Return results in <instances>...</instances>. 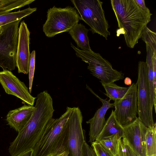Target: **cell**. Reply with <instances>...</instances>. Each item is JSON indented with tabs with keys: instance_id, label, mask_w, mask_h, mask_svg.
<instances>
[{
	"instance_id": "obj_1",
	"label": "cell",
	"mask_w": 156,
	"mask_h": 156,
	"mask_svg": "<svg viewBox=\"0 0 156 156\" xmlns=\"http://www.w3.org/2000/svg\"><path fill=\"white\" fill-rule=\"evenodd\" d=\"M31 116L9 146L11 156H16L33 150L47 125L52 118L55 111L53 100L46 90L38 94Z\"/></svg>"
},
{
	"instance_id": "obj_2",
	"label": "cell",
	"mask_w": 156,
	"mask_h": 156,
	"mask_svg": "<svg viewBox=\"0 0 156 156\" xmlns=\"http://www.w3.org/2000/svg\"><path fill=\"white\" fill-rule=\"evenodd\" d=\"M111 3L118 23L116 36L123 34L127 46L133 48L152 14L142 10L134 0H111Z\"/></svg>"
},
{
	"instance_id": "obj_3",
	"label": "cell",
	"mask_w": 156,
	"mask_h": 156,
	"mask_svg": "<svg viewBox=\"0 0 156 156\" xmlns=\"http://www.w3.org/2000/svg\"><path fill=\"white\" fill-rule=\"evenodd\" d=\"M73 108L67 107L60 117L51 119L33 149V156H47L67 148L69 119Z\"/></svg>"
},
{
	"instance_id": "obj_4",
	"label": "cell",
	"mask_w": 156,
	"mask_h": 156,
	"mask_svg": "<svg viewBox=\"0 0 156 156\" xmlns=\"http://www.w3.org/2000/svg\"><path fill=\"white\" fill-rule=\"evenodd\" d=\"M80 16L90 27L92 33H97L107 40L110 32L108 22L102 8L103 2L99 0H71Z\"/></svg>"
},
{
	"instance_id": "obj_5",
	"label": "cell",
	"mask_w": 156,
	"mask_h": 156,
	"mask_svg": "<svg viewBox=\"0 0 156 156\" xmlns=\"http://www.w3.org/2000/svg\"><path fill=\"white\" fill-rule=\"evenodd\" d=\"M80 20L74 8L67 6L62 8L54 6L47 11V19L43 26V31L48 37L69 32Z\"/></svg>"
},
{
	"instance_id": "obj_6",
	"label": "cell",
	"mask_w": 156,
	"mask_h": 156,
	"mask_svg": "<svg viewBox=\"0 0 156 156\" xmlns=\"http://www.w3.org/2000/svg\"><path fill=\"white\" fill-rule=\"evenodd\" d=\"M71 47L74 50L76 56L88 64L87 69L91 74L105 83H113L122 80L124 74L113 69L111 64L100 54L92 50L89 51L82 50L71 43Z\"/></svg>"
},
{
	"instance_id": "obj_7",
	"label": "cell",
	"mask_w": 156,
	"mask_h": 156,
	"mask_svg": "<svg viewBox=\"0 0 156 156\" xmlns=\"http://www.w3.org/2000/svg\"><path fill=\"white\" fill-rule=\"evenodd\" d=\"M137 86L138 118L147 127L154 126L152 111L153 106L151 101L150 89L147 76L146 62H138Z\"/></svg>"
},
{
	"instance_id": "obj_8",
	"label": "cell",
	"mask_w": 156,
	"mask_h": 156,
	"mask_svg": "<svg viewBox=\"0 0 156 156\" xmlns=\"http://www.w3.org/2000/svg\"><path fill=\"white\" fill-rule=\"evenodd\" d=\"M19 20L3 26L0 38V66L10 71L15 69V56L18 40Z\"/></svg>"
},
{
	"instance_id": "obj_9",
	"label": "cell",
	"mask_w": 156,
	"mask_h": 156,
	"mask_svg": "<svg viewBox=\"0 0 156 156\" xmlns=\"http://www.w3.org/2000/svg\"><path fill=\"white\" fill-rule=\"evenodd\" d=\"M113 105L115 117L123 127L136 120L138 113L136 83H132L123 97L114 101Z\"/></svg>"
},
{
	"instance_id": "obj_10",
	"label": "cell",
	"mask_w": 156,
	"mask_h": 156,
	"mask_svg": "<svg viewBox=\"0 0 156 156\" xmlns=\"http://www.w3.org/2000/svg\"><path fill=\"white\" fill-rule=\"evenodd\" d=\"M73 108L69 119L67 148L69 156H85L83 146L86 141L82 126L83 116L78 107Z\"/></svg>"
},
{
	"instance_id": "obj_11",
	"label": "cell",
	"mask_w": 156,
	"mask_h": 156,
	"mask_svg": "<svg viewBox=\"0 0 156 156\" xmlns=\"http://www.w3.org/2000/svg\"><path fill=\"white\" fill-rule=\"evenodd\" d=\"M147 128L138 118L123 127L122 143L140 156H146L145 135Z\"/></svg>"
},
{
	"instance_id": "obj_12",
	"label": "cell",
	"mask_w": 156,
	"mask_h": 156,
	"mask_svg": "<svg viewBox=\"0 0 156 156\" xmlns=\"http://www.w3.org/2000/svg\"><path fill=\"white\" fill-rule=\"evenodd\" d=\"M0 83L5 92L33 106L36 98L32 96L24 83L7 69L0 72Z\"/></svg>"
},
{
	"instance_id": "obj_13",
	"label": "cell",
	"mask_w": 156,
	"mask_h": 156,
	"mask_svg": "<svg viewBox=\"0 0 156 156\" xmlns=\"http://www.w3.org/2000/svg\"><path fill=\"white\" fill-rule=\"evenodd\" d=\"M18 40L15 56L16 66L19 73H28L30 53L29 50L30 32L24 20L20 23L18 30Z\"/></svg>"
},
{
	"instance_id": "obj_14",
	"label": "cell",
	"mask_w": 156,
	"mask_h": 156,
	"mask_svg": "<svg viewBox=\"0 0 156 156\" xmlns=\"http://www.w3.org/2000/svg\"><path fill=\"white\" fill-rule=\"evenodd\" d=\"M88 87L102 104L101 107L96 111L93 117L86 122L87 124H90L89 142L91 144L95 141L105 125L106 122L105 117L107 111L109 108H113V103H110L109 99L107 101V98L102 99L94 93L91 89Z\"/></svg>"
},
{
	"instance_id": "obj_15",
	"label": "cell",
	"mask_w": 156,
	"mask_h": 156,
	"mask_svg": "<svg viewBox=\"0 0 156 156\" xmlns=\"http://www.w3.org/2000/svg\"><path fill=\"white\" fill-rule=\"evenodd\" d=\"M34 109V106L24 104L20 108L10 111L6 119L8 125L19 132L30 119Z\"/></svg>"
},
{
	"instance_id": "obj_16",
	"label": "cell",
	"mask_w": 156,
	"mask_h": 156,
	"mask_svg": "<svg viewBox=\"0 0 156 156\" xmlns=\"http://www.w3.org/2000/svg\"><path fill=\"white\" fill-rule=\"evenodd\" d=\"M123 132V127L117 121L114 111L112 110L111 114L106 121L102 130L96 137L94 141L98 142L105 137L116 134L119 135L122 138Z\"/></svg>"
},
{
	"instance_id": "obj_17",
	"label": "cell",
	"mask_w": 156,
	"mask_h": 156,
	"mask_svg": "<svg viewBox=\"0 0 156 156\" xmlns=\"http://www.w3.org/2000/svg\"><path fill=\"white\" fill-rule=\"evenodd\" d=\"M89 30L84 25L80 23L76 24L69 31L77 44V47L83 51H89L91 50L87 35Z\"/></svg>"
},
{
	"instance_id": "obj_18",
	"label": "cell",
	"mask_w": 156,
	"mask_h": 156,
	"mask_svg": "<svg viewBox=\"0 0 156 156\" xmlns=\"http://www.w3.org/2000/svg\"><path fill=\"white\" fill-rule=\"evenodd\" d=\"M37 10L36 8L30 7L21 10L0 15V27L14 22L21 20L30 15Z\"/></svg>"
},
{
	"instance_id": "obj_19",
	"label": "cell",
	"mask_w": 156,
	"mask_h": 156,
	"mask_svg": "<svg viewBox=\"0 0 156 156\" xmlns=\"http://www.w3.org/2000/svg\"><path fill=\"white\" fill-rule=\"evenodd\" d=\"M105 89L106 93L105 94L108 97L109 100L114 101L122 98L127 91L129 87H120L114 82L105 83L100 81Z\"/></svg>"
},
{
	"instance_id": "obj_20",
	"label": "cell",
	"mask_w": 156,
	"mask_h": 156,
	"mask_svg": "<svg viewBox=\"0 0 156 156\" xmlns=\"http://www.w3.org/2000/svg\"><path fill=\"white\" fill-rule=\"evenodd\" d=\"M35 0H0V15L7 14L12 10L28 5Z\"/></svg>"
},
{
	"instance_id": "obj_21",
	"label": "cell",
	"mask_w": 156,
	"mask_h": 156,
	"mask_svg": "<svg viewBox=\"0 0 156 156\" xmlns=\"http://www.w3.org/2000/svg\"><path fill=\"white\" fill-rule=\"evenodd\" d=\"M122 138L120 136L116 134L105 137L98 142L112 156H117L119 143Z\"/></svg>"
},
{
	"instance_id": "obj_22",
	"label": "cell",
	"mask_w": 156,
	"mask_h": 156,
	"mask_svg": "<svg viewBox=\"0 0 156 156\" xmlns=\"http://www.w3.org/2000/svg\"><path fill=\"white\" fill-rule=\"evenodd\" d=\"M146 156L156 155V124L148 128L145 135Z\"/></svg>"
},
{
	"instance_id": "obj_23",
	"label": "cell",
	"mask_w": 156,
	"mask_h": 156,
	"mask_svg": "<svg viewBox=\"0 0 156 156\" xmlns=\"http://www.w3.org/2000/svg\"><path fill=\"white\" fill-rule=\"evenodd\" d=\"M35 64V51L33 50L30 53L29 67V91L30 93L31 92L33 81L34 75Z\"/></svg>"
},
{
	"instance_id": "obj_24",
	"label": "cell",
	"mask_w": 156,
	"mask_h": 156,
	"mask_svg": "<svg viewBox=\"0 0 156 156\" xmlns=\"http://www.w3.org/2000/svg\"><path fill=\"white\" fill-rule=\"evenodd\" d=\"M91 147L97 156H112L99 142L94 141L91 144Z\"/></svg>"
},
{
	"instance_id": "obj_25",
	"label": "cell",
	"mask_w": 156,
	"mask_h": 156,
	"mask_svg": "<svg viewBox=\"0 0 156 156\" xmlns=\"http://www.w3.org/2000/svg\"><path fill=\"white\" fill-rule=\"evenodd\" d=\"M85 156H97L92 147L85 141L83 146Z\"/></svg>"
},
{
	"instance_id": "obj_26",
	"label": "cell",
	"mask_w": 156,
	"mask_h": 156,
	"mask_svg": "<svg viewBox=\"0 0 156 156\" xmlns=\"http://www.w3.org/2000/svg\"><path fill=\"white\" fill-rule=\"evenodd\" d=\"M122 142L124 156H140L135 153L128 146L123 144L122 141Z\"/></svg>"
},
{
	"instance_id": "obj_27",
	"label": "cell",
	"mask_w": 156,
	"mask_h": 156,
	"mask_svg": "<svg viewBox=\"0 0 156 156\" xmlns=\"http://www.w3.org/2000/svg\"><path fill=\"white\" fill-rule=\"evenodd\" d=\"M47 156H69L67 148L62 149L49 154Z\"/></svg>"
},
{
	"instance_id": "obj_28",
	"label": "cell",
	"mask_w": 156,
	"mask_h": 156,
	"mask_svg": "<svg viewBox=\"0 0 156 156\" xmlns=\"http://www.w3.org/2000/svg\"><path fill=\"white\" fill-rule=\"evenodd\" d=\"M134 1L144 11L148 13L150 12L149 8L146 7L144 0H134Z\"/></svg>"
},
{
	"instance_id": "obj_29",
	"label": "cell",
	"mask_w": 156,
	"mask_h": 156,
	"mask_svg": "<svg viewBox=\"0 0 156 156\" xmlns=\"http://www.w3.org/2000/svg\"><path fill=\"white\" fill-rule=\"evenodd\" d=\"M118 155V156H124L122 139L120 140L119 143Z\"/></svg>"
},
{
	"instance_id": "obj_30",
	"label": "cell",
	"mask_w": 156,
	"mask_h": 156,
	"mask_svg": "<svg viewBox=\"0 0 156 156\" xmlns=\"http://www.w3.org/2000/svg\"><path fill=\"white\" fill-rule=\"evenodd\" d=\"M33 150L24 152L16 156H33Z\"/></svg>"
},
{
	"instance_id": "obj_31",
	"label": "cell",
	"mask_w": 156,
	"mask_h": 156,
	"mask_svg": "<svg viewBox=\"0 0 156 156\" xmlns=\"http://www.w3.org/2000/svg\"><path fill=\"white\" fill-rule=\"evenodd\" d=\"M132 80L129 77H126L124 79V83L127 85H131L132 84Z\"/></svg>"
},
{
	"instance_id": "obj_32",
	"label": "cell",
	"mask_w": 156,
	"mask_h": 156,
	"mask_svg": "<svg viewBox=\"0 0 156 156\" xmlns=\"http://www.w3.org/2000/svg\"><path fill=\"white\" fill-rule=\"evenodd\" d=\"M3 27L2 26H0V38L1 37V36L2 35V32H3Z\"/></svg>"
},
{
	"instance_id": "obj_33",
	"label": "cell",
	"mask_w": 156,
	"mask_h": 156,
	"mask_svg": "<svg viewBox=\"0 0 156 156\" xmlns=\"http://www.w3.org/2000/svg\"><path fill=\"white\" fill-rule=\"evenodd\" d=\"M156 156V155H154V156Z\"/></svg>"
},
{
	"instance_id": "obj_34",
	"label": "cell",
	"mask_w": 156,
	"mask_h": 156,
	"mask_svg": "<svg viewBox=\"0 0 156 156\" xmlns=\"http://www.w3.org/2000/svg\"><path fill=\"white\" fill-rule=\"evenodd\" d=\"M0 96H1V95H0Z\"/></svg>"
},
{
	"instance_id": "obj_35",
	"label": "cell",
	"mask_w": 156,
	"mask_h": 156,
	"mask_svg": "<svg viewBox=\"0 0 156 156\" xmlns=\"http://www.w3.org/2000/svg\"></svg>"
}]
</instances>
